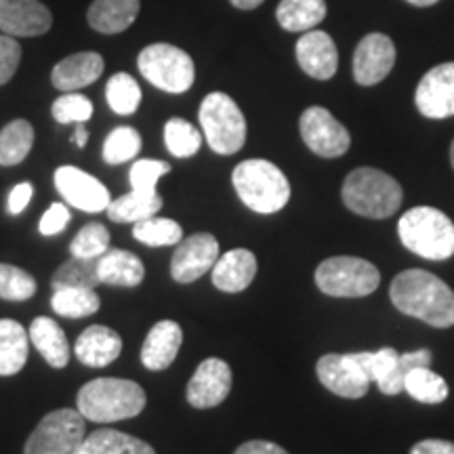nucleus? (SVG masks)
<instances>
[{"mask_svg": "<svg viewBox=\"0 0 454 454\" xmlns=\"http://www.w3.org/2000/svg\"><path fill=\"white\" fill-rule=\"evenodd\" d=\"M389 294L402 314L438 328L454 325V291L431 271H402L391 282Z\"/></svg>", "mask_w": 454, "mask_h": 454, "instance_id": "f257e3e1", "label": "nucleus"}, {"mask_svg": "<svg viewBox=\"0 0 454 454\" xmlns=\"http://www.w3.org/2000/svg\"><path fill=\"white\" fill-rule=\"evenodd\" d=\"M145 391L129 379L104 377L82 385L76 395V408L87 421L118 423L135 419L145 408Z\"/></svg>", "mask_w": 454, "mask_h": 454, "instance_id": "f03ea898", "label": "nucleus"}, {"mask_svg": "<svg viewBox=\"0 0 454 454\" xmlns=\"http://www.w3.org/2000/svg\"><path fill=\"white\" fill-rule=\"evenodd\" d=\"M340 196L351 213L368 219L391 217L404 200L402 185L391 175L371 167L351 170L345 179L343 190H340Z\"/></svg>", "mask_w": 454, "mask_h": 454, "instance_id": "7ed1b4c3", "label": "nucleus"}, {"mask_svg": "<svg viewBox=\"0 0 454 454\" xmlns=\"http://www.w3.org/2000/svg\"><path fill=\"white\" fill-rule=\"evenodd\" d=\"M236 194L248 208L261 215L282 211L291 200V184L274 162L253 158L238 164L231 173Z\"/></svg>", "mask_w": 454, "mask_h": 454, "instance_id": "20e7f679", "label": "nucleus"}, {"mask_svg": "<svg viewBox=\"0 0 454 454\" xmlns=\"http://www.w3.org/2000/svg\"><path fill=\"white\" fill-rule=\"evenodd\" d=\"M397 234L408 251L429 261L454 254V223L434 207H414L397 223Z\"/></svg>", "mask_w": 454, "mask_h": 454, "instance_id": "39448f33", "label": "nucleus"}, {"mask_svg": "<svg viewBox=\"0 0 454 454\" xmlns=\"http://www.w3.org/2000/svg\"><path fill=\"white\" fill-rule=\"evenodd\" d=\"M204 139L221 156L236 154L247 141V121L234 99L225 93L207 95L198 112Z\"/></svg>", "mask_w": 454, "mask_h": 454, "instance_id": "423d86ee", "label": "nucleus"}, {"mask_svg": "<svg viewBox=\"0 0 454 454\" xmlns=\"http://www.w3.org/2000/svg\"><path fill=\"white\" fill-rule=\"evenodd\" d=\"M141 76L156 89L167 93H185L196 81V67L192 57L179 47L167 43L150 44L137 57Z\"/></svg>", "mask_w": 454, "mask_h": 454, "instance_id": "0eeeda50", "label": "nucleus"}, {"mask_svg": "<svg viewBox=\"0 0 454 454\" xmlns=\"http://www.w3.org/2000/svg\"><path fill=\"white\" fill-rule=\"evenodd\" d=\"M84 421L78 408H57L27 435L24 454H78L87 438Z\"/></svg>", "mask_w": 454, "mask_h": 454, "instance_id": "6e6552de", "label": "nucleus"}, {"mask_svg": "<svg viewBox=\"0 0 454 454\" xmlns=\"http://www.w3.org/2000/svg\"><path fill=\"white\" fill-rule=\"evenodd\" d=\"M316 284L331 297H366L379 288L381 274L366 259L331 257L317 265Z\"/></svg>", "mask_w": 454, "mask_h": 454, "instance_id": "1a4fd4ad", "label": "nucleus"}, {"mask_svg": "<svg viewBox=\"0 0 454 454\" xmlns=\"http://www.w3.org/2000/svg\"><path fill=\"white\" fill-rule=\"evenodd\" d=\"M316 372L320 383L334 395L357 400L364 397L371 387L364 351L357 354H326L317 360Z\"/></svg>", "mask_w": 454, "mask_h": 454, "instance_id": "9d476101", "label": "nucleus"}, {"mask_svg": "<svg viewBox=\"0 0 454 454\" xmlns=\"http://www.w3.org/2000/svg\"><path fill=\"white\" fill-rule=\"evenodd\" d=\"M301 137L311 152L322 158H339L349 150V130L326 107L311 106L299 121Z\"/></svg>", "mask_w": 454, "mask_h": 454, "instance_id": "9b49d317", "label": "nucleus"}, {"mask_svg": "<svg viewBox=\"0 0 454 454\" xmlns=\"http://www.w3.org/2000/svg\"><path fill=\"white\" fill-rule=\"evenodd\" d=\"M59 196L82 213H101L110 207V190L78 167H59L53 175Z\"/></svg>", "mask_w": 454, "mask_h": 454, "instance_id": "f8f14e48", "label": "nucleus"}, {"mask_svg": "<svg viewBox=\"0 0 454 454\" xmlns=\"http://www.w3.org/2000/svg\"><path fill=\"white\" fill-rule=\"evenodd\" d=\"M219 259V242L213 234L200 231V234L187 236L177 244V251L170 259V276L181 284L196 282L198 278L213 270Z\"/></svg>", "mask_w": 454, "mask_h": 454, "instance_id": "ddd939ff", "label": "nucleus"}, {"mask_svg": "<svg viewBox=\"0 0 454 454\" xmlns=\"http://www.w3.org/2000/svg\"><path fill=\"white\" fill-rule=\"evenodd\" d=\"M395 64L394 41L385 34H366L354 53V78L362 87H372L389 76Z\"/></svg>", "mask_w": 454, "mask_h": 454, "instance_id": "4468645a", "label": "nucleus"}, {"mask_svg": "<svg viewBox=\"0 0 454 454\" xmlns=\"http://www.w3.org/2000/svg\"><path fill=\"white\" fill-rule=\"evenodd\" d=\"M231 368L221 357H208L187 383V402L194 408H215L230 395Z\"/></svg>", "mask_w": 454, "mask_h": 454, "instance_id": "2eb2a0df", "label": "nucleus"}, {"mask_svg": "<svg viewBox=\"0 0 454 454\" xmlns=\"http://www.w3.org/2000/svg\"><path fill=\"white\" fill-rule=\"evenodd\" d=\"M414 101L427 118L454 116V61L431 67L419 82Z\"/></svg>", "mask_w": 454, "mask_h": 454, "instance_id": "dca6fc26", "label": "nucleus"}, {"mask_svg": "<svg viewBox=\"0 0 454 454\" xmlns=\"http://www.w3.org/2000/svg\"><path fill=\"white\" fill-rule=\"evenodd\" d=\"M53 26V15L41 0H0V30L11 36H43Z\"/></svg>", "mask_w": 454, "mask_h": 454, "instance_id": "f3484780", "label": "nucleus"}, {"mask_svg": "<svg viewBox=\"0 0 454 454\" xmlns=\"http://www.w3.org/2000/svg\"><path fill=\"white\" fill-rule=\"evenodd\" d=\"M297 61L303 72L316 81L333 78L339 67V53L331 34L322 30L303 32L297 43Z\"/></svg>", "mask_w": 454, "mask_h": 454, "instance_id": "a211bd4d", "label": "nucleus"}, {"mask_svg": "<svg viewBox=\"0 0 454 454\" xmlns=\"http://www.w3.org/2000/svg\"><path fill=\"white\" fill-rule=\"evenodd\" d=\"M181 343H184V331L177 322L162 320L154 325L144 340L141 348V362L147 371H167L177 357Z\"/></svg>", "mask_w": 454, "mask_h": 454, "instance_id": "6ab92c4d", "label": "nucleus"}, {"mask_svg": "<svg viewBox=\"0 0 454 454\" xmlns=\"http://www.w3.org/2000/svg\"><path fill=\"white\" fill-rule=\"evenodd\" d=\"M104 74V57L93 51H84L61 59L59 64L51 72V82L55 89L64 93H74V90L89 87Z\"/></svg>", "mask_w": 454, "mask_h": 454, "instance_id": "aec40b11", "label": "nucleus"}, {"mask_svg": "<svg viewBox=\"0 0 454 454\" xmlns=\"http://www.w3.org/2000/svg\"><path fill=\"white\" fill-rule=\"evenodd\" d=\"M122 351L121 334L112 328L95 325L89 326L87 331L81 333L76 345H74V354H76L81 364L90 368H104L110 366Z\"/></svg>", "mask_w": 454, "mask_h": 454, "instance_id": "412c9836", "label": "nucleus"}, {"mask_svg": "<svg viewBox=\"0 0 454 454\" xmlns=\"http://www.w3.org/2000/svg\"><path fill=\"white\" fill-rule=\"evenodd\" d=\"M213 284L223 293H242L257 276V257L247 248L227 251L213 265Z\"/></svg>", "mask_w": 454, "mask_h": 454, "instance_id": "4be33fe9", "label": "nucleus"}, {"mask_svg": "<svg viewBox=\"0 0 454 454\" xmlns=\"http://www.w3.org/2000/svg\"><path fill=\"white\" fill-rule=\"evenodd\" d=\"M98 276L101 284L135 288L144 282L145 268L137 254L122 248H107L98 261Z\"/></svg>", "mask_w": 454, "mask_h": 454, "instance_id": "5701e85b", "label": "nucleus"}, {"mask_svg": "<svg viewBox=\"0 0 454 454\" xmlns=\"http://www.w3.org/2000/svg\"><path fill=\"white\" fill-rule=\"evenodd\" d=\"M27 334H30L34 348L51 368L61 371V368L70 364V343H67L64 328L57 325L55 320H51L47 316L36 317L30 325Z\"/></svg>", "mask_w": 454, "mask_h": 454, "instance_id": "b1692460", "label": "nucleus"}, {"mask_svg": "<svg viewBox=\"0 0 454 454\" xmlns=\"http://www.w3.org/2000/svg\"><path fill=\"white\" fill-rule=\"evenodd\" d=\"M139 7V0H93L87 13L89 26L101 34H121L135 24Z\"/></svg>", "mask_w": 454, "mask_h": 454, "instance_id": "393cba45", "label": "nucleus"}, {"mask_svg": "<svg viewBox=\"0 0 454 454\" xmlns=\"http://www.w3.org/2000/svg\"><path fill=\"white\" fill-rule=\"evenodd\" d=\"M30 334L17 320H0V377H13L26 366Z\"/></svg>", "mask_w": 454, "mask_h": 454, "instance_id": "a878e982", "label": "nucleus"}, {"mask_svg": "<svg viewBox=\"0 0 454 454\" xmlns=\"http://www.w3.org/2000/svg\"><path fill=\"white\" fill-rule=\"evenodd\" d=\"M78 454H156V450L124 431L98 429L84 438Z\"/></svg>", "mask_w": 454, "mask_h": 454, "instance_id": "bb28decb", "label": "nucleus"}, {"mask_svg": "<svg viewBox=\"0 0 454 454\" xmlns=\"http://www.w3.org/2000/svg\"><path fill=\"white\" fill-rule=\"evenodd\" d=\"M326 17L325 0H282L276 20L286 32H309Z\"/></svg>", "mask_w": 454, "mask_h": 454, "instance_id": "cd10ccee", "label": "nucleus"}, {"mask_svg": "<svg viewBox=\"0 0 454 454\" xmlns=\"http://www.w3.org/2000/svg\"><path fill=\"white\" fill-rule=\"evenodd\" d=\"M160 208V194H144V192L130 190L129 194L112 200L110 207L106 208V213L114 223H137V221L154 217Z\"/></svg>", "mask_w": 454, "mask_h": 454, "instance_id": "c85d7f7f", "label": "nucleus"}, {"mask_svg": "<svg viewBox=\"0 0 454 454\" xmlns=\"http://www.w3.org/2000/svg\"><path fill=\"white\" fill-rule=\"evenodd\" d=\"M34 129L27 121H13L0 130V167L21 164L32 152Z\"/></svg>", "mask_w": 454, "mask_h": 454, "instance_id": "c756f323", "label": "nucleus"}, {"mask_svg": "<svg viewBox=\"0 0 454 454\" xmlns=\"http://www.w3.org/2000/svg\"><path fill=\"white\" fill-rule=\"evenodd\" d=\"M51 308L61 317H87L98 314L101 308L99 294L95 288H59L53 293Z\"/></svg>", "mask_w": 454, "mask_h": 454, "instance_id": "7c9ffc66", "label": "nucleus"}, {"mask_svg": "<svg viewBox=\"0 0 454 454\" xmlns=\"http://www.w3.org/2000/svg\"><path fill=\"white\" fill-rule=\"evenodd\" d=\"M404 391L423 404H442L448 397V383L431 366H421L408 372Z\"/></svg>", "mask_w": 454, "mask_h": 454, "instance_id": "2f4dec72", "label": "nucleus"}, {"mask_svg": "<svg viewBox=\"0 0 454 454\" xmlns=\"http://www.w3.org/2000/svg\"><path fill=\"white\" fill-rule=\"evenodd\" d=\"M98 261L95 259H82V257H72L66 263H61L57 268L53 276V291L59 288H95L99 282L98 276Z\"/></svg>", "mask_w": 454, "mask_h": 454, "instance_id": "473e14b6", "label": "nucleus"}, {"mask_svg": "<svg viewBox=\"0 0 454 454\" xmlns=\"http://www.w3.org/2000/svg\"><path fill=\"white\" fill-rule=\"evenodd\" d=\"M135 240L145 247H173L184 240V230L177 221L162 217H147L133 225Z\"/></svg>", "mask_w": 454, "mask_h": 454, "instance_id": "72a5a7b5", "label": "nucleus"}, {"mask_svg": "<svg viewBox=\"0 0 454 454\" xmlns=\"http://www.w3.org/2000/svg\"><path fill=\"white\" fill-rule=\"evenodd\" d=\"M106 99L114 112L121 114V116H130V114L139 110L141 89L130 74H114L110 81H107Z\"/></svg>", "mask_w": 454, "mask_h": 454, "instance_id": "f704fd0d", "label": "nucleus"}, {"mask_svg": "<svg viewBox=\"0 0 454 454\" xmlns=\"http://www.w3.org/2000/svg\"><path fill=\"white\" fill-rule=\"evenodd\" d=\"M164 144L175 158H192L200 150L202 135L194 124L184 121V118H170L164 124Z\"/></svg>", "mask_w": 454, "mask_h": 454, "instance_id": "c9c22d12", "label": "nucleus"}, {"mask_svg": "<svg viewBox=\"0 0 454 454\" xmlns=\"http://www.w3.org/2000/svg\"><path fill=\"white\" fill-rule=\"evenodd\" d=\"M141 152V135L133 127H118L107 135L104 144V160L122 164L133 160Z\"/></svg>", "mask_w": 454, "mask_h": 454, "instance_id": "e433bc0d", "label": "nucleus"}, {"mask_svg": "<svg viewBox=\"0 0 454 454\" xmlns=\"http://www.w3.org/2000/svg\"><path fill=\"white\" fill-rule=\"evenodd\" d=\"M34 294H36V280L32 274L15 265L0 263V299L21 303L32 299Z\"/></svg>", "mask_w": 454, "mask_h": 454, "instance_id": "4c0bfd02", "label": "nucleus"}, {"mask_svg": "<svg viewBox=\"0 0 454 454\" xmlns=\"http://www.w3.org/2000/svg\"><path fill=\"white\" fill-rule=\"evenodd\" d=\"M421 366H431V351L429 349H417V351H406V354H400V360L394 371H391L383 381H379V389L383 391L385 395H397L400 391H404V381L408 372L414 371V368Z\"/></svg>", "mask_w": 454, "mask_h": 454, "instance_id": "58836bf2", "label": "nucleus"}, {"mask_svg": "<svg viewBox=\"0 0 454 454\" xmlns=\"http://www.w3.org/2000/svg\"><path fill=\"white\" fill-rule=\"evenodd\" d=\"M110 248V231L101 223H89L78 231L76 238L70 242L72 257L95 259L101 257Z\"/></svg>", "mask_w": 454, "mask_h": 454, "instance_id": "ea45409f", "label": "nucleus"}, {"mask_svg": "<svg viewBox=\"0 0 454 454\" xmlns=\"http://www.w3.org/2000/svg\"><path fill=\"white\" fill-rule=\"evenodd\" d=\"M51 114L59 124L87 122L93 116V104L89 98L74 90V93H64L61 98H57L53 107H51Z\"/></svg>", "mask_w": 454, "mask_h": 454, "instance_id": "a19ab883", "label": "nucleus"}, {"mask_svg": "<svg viewBox=\"0 0 454 454\" xmlns=\"http://www.w3.org/2000/svg\"><path fill=\"white\" fill-rule=\"evenodd\" d=\"M170 173V164L162 160H137L130 168V187L144 194H158L156 185L160 177Z\"/></svg>", "mask_w": 454, "mask_h": 454, "instance_id": "79ce46f5", "label": "nucleus"}, {"mask_svg": "<svg viewBox=\"0 0 454 454\" xmlns=\"http://www.w3.org/2000/svg\"><path fill=\"white\" fill-rule=\"evenodd\" d=\"M21 61V47L15 36H0V87L15 76Z\"/></svg>", "mask_w": 454, "mask_h": 454, "instance_id": "37998d69", "label": "nucleus"}, {"mask_svg": "<svg viewBox=\"0 0 454 454\" xmlns=\"http://www.w3.org/2000/svg\"><path fill=\"white\" fill-rule=\"evenodd\" d=\"M67 223H70V208L64 202H55L43 215L41 223H38V231L43 236H57L66 230Z\"/></svg>", "mask_w": 454, "mask_h": 454, "instance_id": "c03bdc74", "label": "nucleus"}, {"mask_svg": "<svg viewBox=\"0 0 454 454\" xmlns=\"http://www.w3.org/2000/svg\"><path fill=\"white\" fill-rule=\"evenodd\" d=\"M34 196V185L27 184V181H24V184H17L13 190H11L9 194V200H7V211L11 215H20L26 211L27 202L32 200Z\"/></svg>", "mask_w": 454, "mask_h": 454, "instance_id": "a18cd8bd", "label": "nucleus"}, {"mask_svg": "<svg viewBox=\"0 0 454 454\" xmlns=\"http://www.w3.org/2000/svg\"><path fill=\"white\" fill-rule=\"evenodd\" d=\"M411 454H454V442L421 440L412 446Z\"/></svg>", "mask_w": 454, "mask_h": 454, "instance_id": "49530a36", "label": "nucleus"}, {"mask_svg": "<svg viewBox=\"0 0 454 454\" xmlns=\"http://www.w3.org/2000/svg\"><path fill=\"white\" fill-rule=\"evenodd\" d=\"M234 454H288V452L284 450L282 446L274 444V442L251 440V442H244Z\"/></svg>", "mask_w": 454, "mask_h": 454, "instance_id": "de8ad7c7", "label": "nucleus"}, {"mask_svg": "<svg viewBox=\"0 0 454 454\" xmlns=\"http://www.w3.org/2000/svg\"><path fill=\"white\" fill-rule=\"evenodd\" d=\"M89 141V130L84 129V122H78L76 124V130H74V144L78 147H84Z\"/></svg>", "mask_w": 454, "mask_h": 454, "instance_id": "09e8293b", "label": "nucleus"}, {"mask_svg": "<svg viewBox=\"0 0 454 454\" xmlns=\"http://www.w3.org/2000/svg\"><path fill=\"white\" fill-rule=\"evenodd\" d=\"M231 4H234L236 9H242V11H253L257 9L259 4H263V0H230Z\"/></svg>", "mask_w": 454, "mask_h": 454, "instance_id": "8fccbe9b", "label": "nucleus"}, {"mask_svg": "<svg viewBox=\"0 0 454 454\" xmlns=\"http://www.w3.org/2000/svg\"><path fill=\"white\" fill-rule=\"evenodd\" d=\"M406 3L414 4V7H431V4H435L438 0H406Z\"/></svg>", "mask_w": 454, "mask_h": 454, "instance_id": "3c124183", "label": "nucleus"}, {"mask_svg": "<svg viewBox=\"0 0 454 454\" xmlns=\"http://www.w3.org/2000/svg\"><path fill=\"white\" fill-rule=\"evenodd\" d=\"M450 162H452V168H454V141H452V145H450Z\"/></svg>", "mask_w": 454, "mask_h": 454, "instance_id": "603ef678", "label": "nucleus"}]
</instances>
